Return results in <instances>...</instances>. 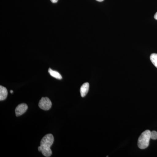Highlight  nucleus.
<instances>
[{"mask_svg": "<svg viewBox=\"0 0 157 157\" xmlns=\"http://www.w3.org/2000/svg\"><path fill=\"white\" fill-rule=\"evenodd\" d=\"M10 93H11V94H13V91L12 90H10Z\"/></svg>", "mask_w": 157, "mask_h": 157, "instance_id": "nucleus-13", "label": "nucleus"}, {"mask_svg": "<svg viewBox=\"0 0 157 157\" xmlns=\"http://www.w3.org/2000/svg\"><path fill=\"white\" fill-rule=\"evenodd\" d=\"M96 1H98V2H103V1H104V0H96Z\"/></svg>", "mask_w": 157, "mask_h": 157, "instance_id": "nucleus-12", "label": "nucleus"}, {"mask_svg": "<svg viewBox=\"0 0 157 157\" xmlns=\"http://www.w3.org/2000/svg\"><path fill=\"white\" fill-rule=\"evenodd\" d=\"M150 60L153 64L157 68V54H152L150 56Z\"/></svg>", "mask_w": 157, "mask_h": 157, "instance_id": "nucleus-8", "label": "nucleus"}, {"mask_svg": "<svg viewBox=\"0 0 157 157\" xmlns=\"http://www.w3.org/2000/svg\"><path fill=\"white\" fill-rule=\"evenodd\" d=\"M48 73H49L50 75L52 77L57 78L58 79H61L62 77L61 74L59 72H57L56 71H54L52 70L51 68H49L48 70Z\"/></svg>", "mask_w": 157, "mask_h": 157, "instance_id": "nucleus-7", "label": "nucleus"}, {"mask_svg": "<svg viewBox=\"0 0 157 157\" xmlns=\"http://www.w3.org/2000/svg\"><path fill=\"white\" fill-rule=\"evenodd\" d=\"M54 140L53 136L51 134L45 135L42 138L40 142V146L38 147V150L42 152V155L45 157H50L52 154L50 147L53 144Z\"/></svg>", "mask_w": 157, "mask_h": 157, "instance_id": "nucleus-1", "label": "nucleus"}, {"mask_svg": "<svg viewBox=\"0 0 157 157\" xmlns=\"http://www.w3.org/2000/svg\"><path fill=\"white\" fill-rule=\"evenodd\" d=\"M151 139H153V140H156L157 139V132L154 131L151 132Z\"/></svg>", "mask_w": 157, "mask_h": 157, "instance_id": "nucleus-9", "label": "nucleus"}, {"mask_svg": "<svg viewBox=\"0 0 157 157\" xmlns=\"http://www.w3.org/2000/svg\"><path fill=\"white\" fill-rule=\"evenodd\" d=\"M154 18L156 20H157V12L155 14V15L154 16Z\"/></svg>", "mask_w": 157, "mask_h": 157, "instance_id": "nucleus-11", "label": "nucleus"}, {"mask_svg": "<svg viewBox=\"0 0 157 157\" xmlns=\"http://www.w3.org/2000/svg\"><path fill=\"white\" fill-rule=\"evenodd\" d=\"M51 2H52L53 3H56L58 1V0H50Z\"/></svg>", "mask_w": 157, "mask_h": 157, "instance_id": "nucleus-10", "label": "nucleus"}, {"mask_svg": "<svg viewBox=\"0 0 157 157\" xmlns=\"http://www.w3.org/2000/svg\"><path fill=\"white\" fill-rule=\"evenodd\" d=\"M89 83L88 82H85L82 86L80 88V92L82 98H83L87 94L89 89Z\"/></svg>", "mask_w": 157, "mask_h": 157, "instance_id": "nucleus-5", "label": "nucleus"}, {"mask_svg": "<svg viewBox=\"0 0 157 157\" xmlns=\"http://www.w3.org/2000/svg\"><path fill=\"white\" fill-rule=\"evenodd\" d=\"M151 132L149 130H146L140 135L138 140V147L141 149H144L148 147L151 139Z\"/></svg>", "mask_w": 157, "mask_h": 157, "instance_id": "nucleus-2", "label": "nucleus"}, {"mask_svg": "<svg viewBox=\"0 0 157 157\" xmlns=\"http://www.w3.org/2000/svg\"><path fill=\"white\" fill-rule=\"evenodd\" d=\"M28 105L25 103L19 104L15 109V114L17 117L20 116L27 110Z\"/></svg>", "mask_w": 157, "mask_h": 157, "instance_id": "nucleus-4", "label": "nucleus"}, {"mask_svg": "<svg viewBox=\"0 0 157 157\" xmlns=\"http://www.w3.org/2000/svg\"><path fill=\"white\" fill-rule=\"evenodd\" d=\"M8 92L7 89L4 86H0V101L6 100L8 96Z\"/></svg>", "mask_w": 157, "mask_h": 157, "instance_id": "nucleus-6", "label": "nucleus"}, {"mask_svg": "<svg viewBox=\"0 0 157 157\" xmlns=\"http://www.w3.org/2000/svg\"><path fill=\"white\" fill-rule=\"evenodd\" d=\"M51 101L50 99L47 97L42 98L39 101V106L41 109L44 110H48L51 108Z\"/></svg>", "mask_w": 157, "mask_h": 157, "instance_id": "nucleus-3", "label": "nucleus"}]
</instances>
